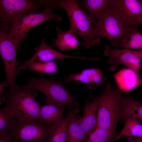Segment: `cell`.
<instances>
[{"mask_svg": "<svg viewBox=\"0 0 142 142\" xmlns=\"http://www.w3.org/2000/svg\"><path fill=\"white\" fill-rule=\"evenodd\" d=\"M59 4L66 12L69 19L70 29L82 36V45L86 48L98 45L100 40L96 37L93 21L77 2L74 0L60 1Z\"/></svg>", "mask_w": 142, "mask_h": 142, "instance_id": "2", "label": "cell"}, {"mask_svg": "<svg viewBox=\"0 0 142 142\" xmlns=\"http://www.w3.org/2000/svg\"><path fill=\"white\" fill-rule=\"evenodd\" d=\"M114 77L118 88L122 92L130 91L142 84V80L137 73L128 68L123 69Z\"/></svg>", "mask_w": 142, "mask_h": 142, "instance_id": "15", "label": "cell"}, {"mask_svg": "<svg viewBox=\"0 0 142 142\" xmlns=\"http://www.w3.org/2000/svg\"><path fill=\"white\" fill-rule=\"evenodd\" d=\"M38 8L37 3L33 0H0L1 20L4 26L7 27L13 19L34 12Z\"/></svg>", "mask_w": 142, "mask_h": 142, "instance_id": "9", "label": "cell"}, {"mask_svg": "<svg viewBox=\"0 0 142 142\" xmlns=\"http://www.w3.org/2000/svg\"><path fill=\"white\" fill-rule=\"evenodd\" d=\"M21 40L9 36L6 31L1 29L0 32V53L5 69L6 79L0 86L8 87L10 90L19 86L15 79L19 72L18 71L17 53L19 45Z\"/></svg>", "mask_w": 142, "mask_h": 142, "instance_id": "6", "label": "cell"}, {"mask_svg": "<svg viewBox=\"0 0 142 142\" xmlns=\"http://www.w3.org/2000/svg\"><path fill=\"white\" fill-rule=\"evenodd\" d=\"M124 49H133L142 50V34L137 28H134L131 31L128 40L123 45Z\"/></svg>", "mask_w": 142, "mask_h": 142, "instance_id": "26", "label": "cell"}, {"mask_svg": "<svg viewBox=\"0 0 142 142\" xmlns=\"http://www.w3.org/2000/svg\"><path fill=\"white\" fill-rule=\"evenodd\" d=\"M55 28L57 32V36L50 47H56L62 52L66 50L78 47L79 39L71 30L64 31L56 27Z\"/></svg>", "mask_w": 142, "mask_h": 142, "instance_id": "18", "label": "cell"}, {"mask_svg": "<svg viewBox=\"0 0 142 142\" xmlns=\"http://www.w3.org/2000/svg\"><path fill=\"white\" fill-rule=\"evenodd\" d=\"M53 126L39 119L16 117L14 126L10 133L13 139L19 142H47Z\"/></svg>", "mask_w": 142, "mask_h": 142, "instance_id": "7", "label": "cell"}, {"mask_svg": "<svg viewBox=\"0 0 142 142\" xmlns=\"http://www.w3.org/2000/svg\"><path fill=\"white\" fill-rule=\"evenodd\" d=\"M78 112L77 109L69 123L66 142H84L88 137L77 118Z\"/></svg>", "mask_w": 142, "mask_h": 142, "instance_id": "21", "label": "cell"}, {"mask_svg": "<svg viewBox=\"0 0 142 142\" xmlns=\"http://www.w3.org/2000/svg\"><path fill=\"white\" fill-rule=\"evenodd\" d=\"M5 95L7 102L5 106L16 117L39 119L41 105L36 100L35 94L32 89L26 85L18 86Z\"/></svg>", "mask_w": 142, "mask_h": 142, "instance_id": "5", "label": "cell"}, {"mask_svg": "<svg viewBox=\"0 0 142 142\" xmlns=\"http://www.w3.org/2000/svg\"><path fill=\"white\" fill-rule=\"evenodd\" d=\"M66 58H75L89 60V58L81 57L63 54L56 50L48 45L44 38L41 43L36 49V52L32 57L18 67L19 71L29 63L36 61L40 62L54 61Z\"/></svg>", "mask_w": 142, "mask_h": 142, "instance_id": "13", "label": "cell"}, {"mask_svg": "<svg viewBox=\"0 0 142 142\" xmlns=\"http://www.w3.org/2000/svg\"><path fill=\"white\" fill-rule=\"evenodd\" d=\"M135 28L113 6L102 16L95 24L97 37L108 40L115 48H122L129 39Z\"/></svg>", "mask_w": 142, "mask_h": 142, "instance_id": "1", "label": "cell"}, {"mask_svg": "<svg viewBox=\"0 0 142 142\" xmlns=\"http://www.w3.org/2000/svg\"><path fill=\"white\" fill-rule=\"evenodd\" d=\"M16 117L5 106L0 110V134L11 132L14 126Z\"/></svg>", "mask_w": 142, "mask_h": 142, "instance_id": "24", "label": "cell"}, {"mask_svg": "<svg viewBox=\"0 0 142 142\" xmlns=\"http://www.w3.org/2000/svg\"><path fill=\"white\" fill-rule=\"evenodd\" d=\"M13 137L10 132L0 134V142H13Z\"/></svg>", "mask_w": 142, "mask_h": 142, "instance_id": "27", "label": "cell"}, {"mask_svg": "<svg viewBox=\"0 0 142 142\" xmlns=\"http://www.w3.org/2000/svg\"><path fill=\"white\" fill-rule=\"evenodd\" d=\"M13 142H19L17 140L13 139Z\"/></svg>", "mask_w": 142, "mask_h": 142, "instance_id": "29", "label": "cell"}, {"mask_svg": "<svg viewBox=\"0 0 142 142\" xmlns=\"http://www.w3.org/2000/svg\"><path fill=\"white\" fill-rule=\"evenodd\" d=\"M77 108H70V111L63 121L53 126L48 136L47 142H65L67 136V128L70 120Z\"/></svg>", "mask_w": 142, "mask_h": 142, "instance_id": "20", "label": "cell"}, {"mask_svg": "<svg viewBox=\"0 0 142 142\" xmlns=\"http://www.w3.org/2000/svg\"><path fill=\"white\" fill-rule=\"evenodd\" d=\"M63 110L52 104H46L41 106L39 119L53 126L61 123L63 121Z\"/></svg>", "mask_w": 142, "mask_h": 142, "instance_id": "19", "label": "cell"}, {"mask_svg": "<svg viewBox=\"0 0 142 142\" xmlns=\"http://www.w3.org/2000/svg\"><path fill=\"white\" fill-rule=\"evenodd\" d=\"M127 117L142 121V102L134 100L129 93L122 97L120 119Z\"/></svg>", "mask_w": 142, "mask_h": 142, "instance_id": "17", "label": "cell"}, {"mask_svg": "<svg viewBox=\"0 0 142 142\" xmlns=\"http://www.w3.org/2000/svg\"><path fill=\"white\" fill-rule=\"evenodd\" d=\"M126 142H142V138H134L133 137H126Z\"/></svg>", "mask_w": 142, "mask_h": 142, "instance_id": "28", "label": "cell"}, {"mask_svg": "<svg viewBox=\"0 0 142 142\" xmlns=\"http://www.w3.org/2000/svg\"><path fill=\"white\" fill-rule=\"evenodd\" d=\"M114 0H85L80 4L88 11L93 23L95 24L113 5Z\"/></svg>", "mask_w": 142, "mask_h": 142, "instance_id": "16", "label": "cell"}, {"mask_svg": "<svg viewBox=\"0 0 142 142\" xmlns=\"http://www.w3.org/2000/svg\"><path fill=\"white\" fill-rule=\"evenodd\" d=\"M113 6L135 28L142 24V0H114Z\"/></svg>", "mask_w": 142, "mask_h": 142, "instance_id": "11", "label": "cell"}, {"mask_svg": "<svg viewBox=\"0 0 142 142\" xmlns=\"http://www.w3.org/2000/svg\"><path fill=\"white\" fill-rule=\"evenodd\" d=\"M54 78L53 76L47 78L42 74L38 78H26L27 84L26 86L43 93L46 97V104L55 105L63 110L66 105L79 108V103L66 90L63 81H56Z\"/></svg>", "mask_w": 142, "mask_h": 142, "instance_id": "4", "label": "cell"}, {"mask_svg": "<svg viewBox=\"0 0 142 142\" xmlns=\"http://www.w3.org/2000/svg\"><path fill=\"white\" fill-rule=\"evenodd\" d=\"M125 124L124 128L119 133L113 140L115 141L123 136L126 137L137 136L142 138V125L138 119L132 118H126L123 120Z\"/></svg>", "mask_w": 142, "mask_h": 142, "instance_id": "22", "label": "cell"}, {"mask_svg": "<svg viewBox=\"0 0 142 142\" xmlns=\"http://www.w3.org/2000/svg\"><path fill=\"white\" fill-rule=\"evenodd\" d=\"M123 94L118 88H112L110 83H108L102 93L97 97V128L116 131L117 123L120 119Z\"/></svg>", "mask_w": 142, "mask_h": 142, "instance_id": "3", "label": "cell"}, {"mask_svg": "<svg viewBox=\"0 0 142 142\" xmlns=\"http://www.w3.org/2000/svg\"><path fill=\"white\" fill-rule=\"evenodd\" d=\"M53 10L52 7H47L40 13H30L13 19L9 23L8 34L22 40L27 37L28 31L36 26L50 19L62 20L61 17L53 14Z\"/></svg>", "mask_w": 142, "mask_h": 142, "instance_id": "8", "label": "cell"}, {"mask_svg": "<svg viewBox=\"0 0 142 142\" xmlns=\"http://www.w3.org/2000/svg\"><path fill=\"white\" fill-rule=\"evenodd\" d=\"M23 69L46 74L59 72L57 64L54 61L33 62L26 65Z\"/></svg>", "mask_w": 142, "mask_h": 142, "instance_id": "23", "label": "cell"}, {"mask_svg": "<svg viewBox=\"0 0 142 142\" xmlns=\"http://www.w3.org/2000/svg\"><path fill=\"white\" fill-rule=\"evenodd\" d=\"M116 133V131L97 128L84 142H112Z\"/></svg>", "mask_w": 142, "mask_h": 142, "instance_id": "25", "label": "cell"}, {"mask_svg": "<svg viewBox=\"0 0 142 142\" xmlns=\"http://www.w3.org/2000/svg\"><path fill=\"white\" fill-rule=\"evenodd\" d=\"M98 97L92 102L85 101L82 117L78 119L80 124L88 136L96 128L98 123Z\"/></svg>", "mask_w": 142, "mask_h": 142, "instance_id": "14", "label": "cell"}, {"mask_svg": "<svg viewBox=\"0 0 142 142\" xmlns=\"http://www.w3.org/2000/svg\"><path fill=\"white\" fill-rule=\"evenodd\" d=\"M104 53L108 57L107 62L110 65L109 69L111 72L115 71L120 65L126 66L137 73L140 68V60L133 50L128 49L112 48L107 45L105 47Z\"/></svg>", "mask_w": 142, "mask_h": 142, "instance_id": "10", "label": "cell"}, {"mask_svg": "<svg viewBox=\"0 0 142 142\" xmlns=\"http://www.w3.org/2000/svg\"><path fill=\"white\" fill-rule=\"evenodd\" d=\"M106 77L97 68L85 69L78 73L71 74L63 80L64 83L72 81L85 84L90 89L101 86L105 83Z\"/></svg>", "mask_w": 142, "mask_h": 142, "instance_id": "12", "label": "cell"}]
</instances>
